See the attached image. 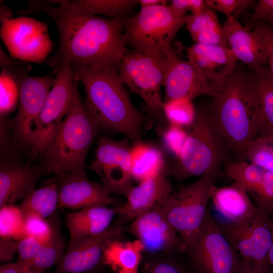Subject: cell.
<instances>
[{
	"label": "cell",
	"mask_w": 273,
	"mask_h": 273,
	"mask_svg": "<svg viewBox=\"0 0 273 273\" xmlns=\"http://www.w3.org/2000/svg\"><path fill=\"white\" fill-rule=\"evenodd\" d=\"M22 13L44 12L55 21L60 44L47 63L51 67L72 65L119 68L128 51L123 19L102 17L65 9L48 1L28 2Z\"/></svg>",
	"instance_id": "1"
},
{
	"label": "cell",
	"mask_w": 273,
	"mask_h": 273,
	"mask_svg": "<svg viewBox=\"0 0 273 273\" xmlns=\"http://www.w3.org/2000/svg\"><path fill=\"white\" fill-rule=\"evenodd\" d=\"M83 85V105L100 128L123 133L134 143L140 141L144 114L131 101L119 71L112 67L70 66Z\"/></svg>",
	"instance_id": "2"
},
{
	"label": "cell",
	"mask_w": 273,
	"mask_h": 273,
	"mask_svg": "<svg viewBox=\"0 0 273 273\" xmlns=\"http://www.w3.org/2000/svg\"><path fill=\"white\" fill-rule=\"evenodd\" d=\"M213 98L210 111L219 133L236 161H245L256 137L257 98L250 72L237 66Z\"/></svg>",
	"instance_id": "3"
},
{
	"label": "cell",
	"mask_w": 273,
	"mask_h": 273,
	"mask_svg": "<svg viewBox=\"0 0 273 273\" xmlns=\"http://www.w3.org/2000/svg\"><path fill=\"white\" fill-rule=\"evenodd\" d=\"M99 128L78 98L41 154L43 170L86 176V157Z\"/></svg>",
	"instance_id": "4"
},
{
	"label": "cell",
	"mask_w": 273,
	"mask_h": 273,
	"mask_svg": "<svg viewBox=\"0 0 273 273\" xmlns=\"http://www.w3.org/2000/svg\"><path fill=\"white\" fill-rule=\"evenodd\" d=\"M188 127L180 154L165 175L183 180L219 171L229 149L215 124L210 109L196 110L195 120Z\"/></svg>",
	"instance_id": "5"
},
{
	"label": "cell",
	"mask_w": 273,
	"mask_h": 273,
	"mask_svg": "<svg viewBox=\"0 0 273 273\" xmlns=\"http://www.w3.org/2000/svg\"><path fill=\"white\" fill-rule=\"evenodd\" d=\"M188 15H183L169 5L143 7L123 21L126 44L139 52L155 57L167 56Z\"/></svg>",
	"instance_id": "6"
},
{
	"label": "cell",
	"mask_w": 273,
	"mask_h": 273,
	"mask_svg": "<svg viewBox=\"0 0 273 273\" xmlns=\"http://www.w3.org/2000/svg\"><path fill=\"white\" fill-rule=\"evenodd\" d=\"M219 171L208 173L172 193L163 204L168 221L187 247L201 226L207 206Z\"/></svg>",
	"instance_id": "7"
},
{
	"label": "cell",
	"mask_w": 273,
	"mask_h": 273,
	"mask_svg": "<svg viewBox=\"0 0 273 273\" xmlns=\"http://www.w3.org/2000/svg\"><path fill=\"white\" fill-rule=\"evenodd\" d=\"M167 56L155 57L134 50L128 51L119 68L124 85L141 97L148 110L160 120L165 118L161 87Z\"/></svg>",
	"instance_id": "8"
},
{
	"label": "cell",
	"mask_w": 273,
	"mask_h": 273,
	"mask_svg": "<svg viewBox=\"0 0 273 273\" xmlns=\"http://www.w3.org/2000/svg\"><path fill=\"white\" fill-rule=\"evenodd\" d=\"M257 207L255 215L248 221L218 225L243 261L259 273H271V213L265 207Z\"/></svg>",
	"instance_id": "9"
},
{
	"label": "cell",
	"mask_w": 273,
	"mask_h": 273,
	"mask_svg": "<svg viewBox=\"0 0 273 273\" xmlns=\"http://www.w3.org/2000/svg\"><path fill=\"white\" fill-rule=\"evenodd\" d=\"M0 35L13 58L40 63L53 49L47 25L32 18H14L6 7L1 8Z\"/></svg>",
	"instance_id": "10"
},
{
	"label": "cell",
	"mask_w": 273,
	"mask_h": 273,
	"mask_svg": "<svg viewBox=\"0 0 273 273\" xmlns=\"http://www.w3.org/2000/svg\"><path fill=\"white\" fill-rule=\"evenodd\" d=\"M54 83L47 95L39 118L38 134L30 149L31 158L41 155L69 111L79 98L78 83L69 65L55 68Z\"/></svg>",
	"instance_id": "11"
},
{
	"label": "cell",
	"mask_w": 273,
	"mask_h": 273,
	"mask_svg": "<svg viewBox=\"0 0 273 273\" xmlns=\"http://www.w3.org/2000/svg\"><path fill=\"white\" fill-rule=\"evenodd\" d=\"M187 252L205 273H235L241 259L209 211Z\"/></svg>",
	"instance_id": "12"
},
{
	"label": "cell",
	"mask_w": 273,
	"mask_h": 273,
	"mask_svg": "<svg viewBox=\"0 0 273 273\" xmlns=\"http://www.w3.org/2000/svg\"><path fill=\"white\" fill-rule=\"evenodd\" d=\"M131 148L127 138L115 141L104 136L98 140L89 168L99 176L102 186L110 194L125 196L133 187Z\"/></svg>",
	"instance_id": "13"
},
{
	"label": "cell",
	"mask_w": 273,
	"mask_h": 273,
	"mask_svg": "<svg viewBox=\"0 0 273 273\" xmlns=\"http://www.w3.org/2000/svg\"><path fill=\"white\" fill-rule=\"evenodd\" d=\"M54 82V78L47 75H27L21 83L14 129L19 141L30 149L37 138L39 116Z\"/></svg>",
	"instance_id": "14"
},
{
	"label": "cell",
	"mask_w": 273,
	"mask_h": 273,
	"mask_svg": "<svg viewBox=\"0 0 273 273\" xmlns=\"http://www.w3.org/2000/svg\"><path fill=\"white\" fill-rule=\"evenodd\" d=\"M163 86V103L179 99L192 100L205 95L214 97L219 89V86L209 81L193 63L180 59L172 46L167 58Z\"/></svg>",
	"instance_id": "15"
},
{
	"label": "cell",
	"mask_w": 273,
	"mask_h": 273,
	"mask_svg": "<svg viewBox=\"0 0 273 273\" xmlns=\"http://www.w3.org/2000/svg\"><path fill=\"white\" fill-rule=\"evenodd\" d=\"M130 230L149 254L187 251L186 244L167 219L163 204L133 219Z\"/></svg>",
	"instance_id": "16"
},
{
	"label": "cell",
	"mask_w": 273,
	"mask_h": 273,
	"mask_svg": "<svg viewBox=\"0 0 273 273\" xmlns=\"http://www.w3.org/2000/svg\"><path fill=\"white\" fill-rule=\"evenodd\" d=\"M122 229L114 224L104 232L68 245L53 273H84L94 269L102 260L107 247L118 240Z\"/></svg>",
	"instance_id": "17"
},
{
	"label": "cell",
	"mask_w": 273,
	"mask_h": 273,
	"mask_svg": "<svg viewBox=\"0 0 273 273\" xmlns=\"http://www.w3.org/2000/svg\"><path fill=\"white\" fill-rule=\"evenodd\" d=\"M172 193V184L163 172L140 182L127 192L125 202L115 207L118 216L116 224L122 226L163 204Z\"/></svg>",
	"instance_id": "18"
},
{
	"label": "cell",
	"mask_w": 273,
	"mask_h": 273,
	"mask_svg": "<svg viewBox=\"0 0 273 273\" xmlns=\"http://www.w3.org/2000/svg\"><path fill=\"white\" fill-rule=\"evenodd\" d=\"M60 176L58 207L80 210L118 203L102 185L90 181L86 176L67 172Z\"/></svg>",
	"instance_id": "19"
},
{
	"label": "cell",
	"mask_w": 273,
	"mask_h": 273,
	"mask_svg": "<svg viewBox=\"0 0 273 273\" xmlns=\"http://www.w3.org/2000/svg\"><path fill=\"white\" fill-rule=\"evenodd\" d=\"M222 27L229 48L238 60L252 70L268 65L267 44L257 30L243 26L232 16L227 18Z\"/></svg>",
	"instance_id": "20"
},
{
	"label": "cell",
	"mask_w": 273,
	"mask_h": 273,
	"mask_svg": "<svg viewBox=\"0 0 273 273\" xmlns=\"http://www.w3.org/2000/svg\"><path fill=\"white\" fill-rule=\"evenodd\" d=\"M188 60L211 83L219 86L237 67L238 61L226 47L195 43L187 48Z\"/></svg>",
	"instance_id": "21"
},
{
	"label": "cell",
	"mask_w": 273,
	"mask_h": 273,
	"mask_svg": "<svg viewBox=\"0 0 273 273\" xmlns=\"http://www.w3.org/2000/svg\"><path fill=\"white\" fill-rule=\"evenodd\" d=\"M210 199L216 211L228 223H240L253 218L257 211L250 195L241 185L236 183L212 189Z\"/></svg>",
	"instance_id": "22"
},
{
	"label": "cell",
	"mask_w": 273,
	"mask_h": 273,
	"mask_svg": "<svg viewBox=\"0 0 273 273\" xmlns=\"http://www.w3.org/2000/svg\"><path fill=\"white\" fill-rule=\"evenodd\" d=\"M39 172L30 165L14 162L1 164L0 207L24 199L35 190Z\"/></svg>",
	"instance_id": "23"
},
{
	"label": "cell",
	"mask_w": 273,
	"mask_h": 273,
	"mask_svg": "<svg viewBox=\"0 0 273 273\" xmlns=\"http://www.w3.org/2000/svg\"><path fill=\"white\" fill-rule=\"evenodd\" d=\"M115 215V208L107 206L88 207L66 213V225L70 236L68 245L104 232L110 226Z\"/></svg>",
	"instance_id": "24"
},
{
	"label": "cell",
	"mask_w": 273,
	"mask_h": 273,
	"mask_svg": "<svg viewBox=\"0 0 273 273\" xmlns=\"http://www.w3.org/2000/svg\"><path fill=\"white\" fill-rule=\"evenodd\" d=\"M0 111L5 115L12 112L19 100L22 81L31 69L26 62L10 58L1 47Z\"/></svg>",
	"instance_id": "25"
},
{
	"label": "cell",
	"mask_w": 273,
	"mask_h": 273,
	"mask_svg": "<svg viewBox=\"0 0 273 273\" xmlns=\"http://www.w3.org/2000/svg\"><path fill=\"white\" fill-rule=\"evenodd\" d=\"M250 73L257 98L256 136L273 134V73L268 65Z\"/></svg>",
	"instance_id": "26"
},
{
	"label": "cell",
	"mask_w": 273,
	"mask_h": 273,
	"mask_svg": "<svg viewBox=\"0 0 273 273\" xmlns=\"http://www.w3.org/2000/svg\"><path fill=\"white\" fill-rule=\"evenodd\" d=\"M143 251V245L138 239L126 242L118 239L107 247L102 260L104 264L117 270V273H138Z\"/></svg>",
	"instance_id": "27"
},
{
	"label": "cell",
	"mask_w": 273,
	"mask_h": 273,
	"mask_svg": "<svg viewBox=\"0 0 273 273\" xmlns=\"http://www.w3.org/2000/svg\"><path fill=\"white\" fill-rule=\"evenodd\" d=\"M186 25L196 43L229 48L223 27L212 9L208 8L199 14L188 15Z\"/></svg>",
	"instance_id": "28"
},
{
	"label": "cell",
	"mask_w": 273,
	"mask_h": 273,
	"mask_svg": "<svg viewBox=\"0 0 273 273\" xmlns=\"http://www.w3.org/2000/svg\"><path fill=\"white\" fill-rule=\"evenodd\" d=\"M66 9L86 14L102 15L112 19H122L133 8L135 0H57L48 1Z\"/></svg>",
	"instance_id": "29"
},
{
	"label": "cell",
	"mask_w": 273,
	"mask_h": 273,
	"mask_svg": "<svg viewBox=\"0 0 273 273\" xmlns=\"http://www.w3.org/2000/svg\"><path fill=\"white\" fill-rule=\"evenodd\" d=\"M132 179L141 182L162 172L164 159L161 151L140 141L131 148Z\"/></svg>",
	"instance_id": "30"
},
{
	"label": "cell",
	"mask_w": 273,
	"mask_h": 273,
	"mask_svg": "<svg viewBox=\"0 0 273 273\" xmlns=\"http://www.w3.org/2000/svg\"><path fill=\"white\" fill-rule=\"evenodd\" d=\"M59 185L51 179L26 196L19 205L24 215L33 213L46 218L58 207Z\"/></svg>",
	"instance_id": "31"
},
{
	"label": "cell",
	"mask_w": 273,
	"mask_h": 273,
	"mask_svg": "<svg viewBox=\"0 0 273 273\" xmlns=\"http://www.w3.org/2000/svg\"><path fill=\"white\" fill-rule=\"evenodd\" d=\"M67 247L58 228L55 226L54 235L51 240L43 245L32 260L27 262L18 261L21 265L22 273H43L46 269L54 265H57L62 258Z\"/></svg>",
	"instance_id": "32"
},
{
	"label": "cell",
	"mask_w": 273,
	"mask_h": 273,
	"mask_svg": "<svg viewBox=\"0 0 273 273\" xmlns=\"http://www.w3.org/2000/svg\"><path fill=\"white\" fill-rule=\"evenodd\" d=\"M245 159L264 170L273 172V134L256 136L248 147Z\"/></svg>",
	"instance_id": "33"
},
{
	"label": "cell",
	"mask_w": 273,
	"mask_h": 273,
	"mask_svg": "<svg viewBox=\"0 0 273 273\" xmlns=\"http://www.w3.org/2000/svg\"><path fill=\"white\" fill-rule=\"evenodd\" d=\"M24 215L19 206L13 204L0 207L1 237L19 240L26 237Z\"/></svg>",
	"instance_id": "34"
},
{
	"label": "cell",
	"mask_w": 273,
	"mask_h": 273,
	"mask_svg": "<svg viewBox=\"0 0 273 273\" xmlns=\"http://www.w3.org/2000/svg\"><path fill=\"white\" fill-rule=\"evenodd\" d=\"M245 189L257 205L273 209V172L262 169L246 185Z\"/></svg>",
	"instance_id": "35"
},
{
	"label": "cell",
	"mask_w": 273,
	"mask_h": 273,
	"mask_svg": "<svg viewBox=\"0 0 273 273\" xmlns=\"http://www.w3.org/2000/svg\"><path fill=\"white\" fill-rule=\"evenodd\" d=\"M163 112L170 124L182 127L191 126L196 115L192 100L187 99L172 100L163 103Z\"/></svg>",
	"instance_id": "36"
},
{
	"label": "cell",
	"mask_w": 273,
	"mask_h": 273,
	"mask_svg": "<svg viewBox=\"0 0 273 273\" xmlns=\"http://www.w3.org/2000/svg\"><path fill=\"white\" fill-rule=\"evenodd\" d=\"M24 217L26 236L33 237L43 245L51 240L54 233V224L35 214H28Z\"/></svg>",
	"instance_id": "37"
},
{
	"label": "cell",
	"mask_w": 273,
	"mask_h": 273,
	"mask_svg": "<svg viewBox=\"0 0 273 273\" xmlns=\"http://www.w3.org/2000/svg\"><path fill=\"white\" fill-rule=\"evenodd\" d=\"M254 0H206L209 8L216 10L227 18L238 17L250 9H254L256 3Z\"/></svg>",
	"instance_id": "38"
},
{
	"label": "cell",
	"mask_w": 273,
	"mask_h": 273,
	"mask_svg": "<svg viewBox=\"0 0 273 273\" xmlns=\"http://www.w3.org/2000/svg\"><path fill=\"white\" fill-rule=\"evenodd\" d=\"M187 137V131L183 127L170 124L164 131L163 139L165 146L168 151L179 156Z\"/></svg>",
	"instance_id": "39"
},
{
	"label": "cell",
	"mask_w": 273,
	"mask_h": 273,
	"mask_svg": "<svg viewBox=\"0 0 273 273\" xmlns=\"http://www.w3.org/2000/svg\"><path fill=\"white\" fill-rule=\"evenodd\" d=\"M17 242L19 262H27L32 260L43 246L36 239L26 236Z\"/></svg>",
	"instance_id": "40"
},
{
	"label": "cell",
	"mask_w": 273,
	"mask_h": 273,
	"mask_svg": "<svg viewBox=\"0 0 273 273\" xmlns=\"http://www.w3.org/2000/svg\"><path fill=\"white\" fill-rule=\"evenodd\" d=\"M177 13L186 15L187 11L197 15L209 8L206 0H173L169 5Z\"/></svg>",
	"instance_id": "41"
},
{
	"label": "cell",
	"mask_w": 273,
	"mask_h": 273,
	"mask_svg": "<svg viewBox=\"0 0 273 273\" xmlns=\"http://www.w3.org/2000/svg\"><path fill=\"white\" fill-rule=\"evenodd\" d=\"M250 21L251 24L273 22V0L257 1Z\"/></svg>",
	"instance_id": "42"
},
{
	"label": "cell",
	"mask_w": 273,
	"mask_h": 273,
	"mask_svg": "<svg viewBox=\"0 0 273 273\" xmlns=\"http://www.w3.org/2000/svg\"><path fill=\"white\" fill-rule=\"evenodd\" d=\"M177 264L169 261L155 262L149 265L144 273H188Z\"/></svg>",
	"instance_id": "43"
},
{
	"label": "cell",
	"mask_w": 273,
	"mask_h": 273,
	"mask_svg": "<svg viewBox=\"0 0 273 273\" xmlns=\"http://www.w3.org/2000/svg\"><path fill=\"white\" fill-rule=\"evenodd\" d=\"M251 27L257 30L265 40L268 49V66L273 73V35L263 22L251 24Z\"/></svg>",
	"instance_id": "44"
},
{
	"label": "cell",
	"mask_w": 273,
	"mask_h": 273,
	"mask_svg": "<svg viewBox=\"0 0 273 273\" xmlns=\"http://www.w3.org/2000/svg\"><path fill=\"white\" fill-rule=\"evenodd\" d=\"M13 239L6 237L0 239V259L1 261L8 262L11 260L17 252V242Z\"/></svg>",
	"instance_id": "45"
},
{
	"label": "cell",
	"mask_w": 273,
	"mask_h": 273,
	"mask_svg": "<svg viewBox=\"0 0 273 273\" xmlns=\"http://www.w3.org/2000/svg\"><path fill=\"white\" fill-rule=\"evenodd\" d=\"M0 273H22V268L19 262L6 263L1 265Z\"/></svg>",
	"instance_id": "46"
},
{
	"label": "cell",
	"mask_w": 273,
	"mask_h": 273,
	"mask_svg": "<svg viewBox=\"0 0 273 273\" xmlns=\"http://www.w3.org/2000/svg\"><path fill=\"white\" fill-rule=\"evenodd\" d=\"M235 273H259L242 259Z\"/></svg>",
	"instance_id": "47"
},
{
	"label": "cell",
	"mask_w": 273,
	"mask_h": 273,
	"mask_svg": "<svg viewBox=\"0 0 273 273\" xmlns=\"http://www.w3.org/2000/svg\"><path fill=\"white\" fill-rule=\"evenodd\" d=\"M167 1L165 0H139L138 2L143 7L155 6L157 5H167Z\"/></svg>",
	"instance_id": "48"
},
{
	"label": "cell",
	"mask_w": 273,
	"mask_h": 273,
	"mask_svg": "<svg viewBox=\"0 0 273 273\" xmlns=\"http://www.w3.org/2000/svg\"><path fill=\"white\" fill-rule=\"evenodd\" d=\"M271 221V230L272 235V243L269 255V263L271 273H273V209L270 211Z\"/></svg>",
	"instance_id": "49"
},
{
	"label": "cell",
	"mask_w": 273,
	"mask_h": 273,
	"mask_svg": "<svg viewBox=\"0 0 273 273\" xmlns=\"http://www.w3.org/2000/svg\"><path fill=\"white\" fill-rule=\"evenodd\" d=\"M264 23L266 25L271 34L273 35V22Z\"/></svg>",
	"instance_id": "50"
},
{
	"label": "cell",
	"mask_w": 273,
	"mask_h": 273,
	"mask_svg": "<svg viewBox=\"0 0 273 273\" xmlns=\"http://www.w3.org/2000/svg\"><path fill=\"white\" fill-rule=\"evenodd\" d=\"M188 273H205L203 271L195 268V269L192 271L188 272Z\"/></svg>",
	"instance_id": "51"
},
{
	"label": "cell",
	"mask_w": 273,
	"mask_h": 273,
	"mask_svg": "<svg viewBox=\"0 0 273 273\" xmlns=\"http://www.w3.org/2000/svg\"><path fill=\"white\" fill-rule=\"evenodd\" d=\"M24 273H34V272H24Z\"/></svg>",
	"instance_id": "52"
}]
</instances>
